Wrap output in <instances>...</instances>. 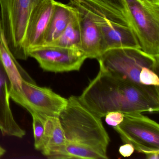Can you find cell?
<instances>
[{
  "label": "cell",
  "mask_w": 159,
  "mask_h": 159,
  "mask_svg": "<svg viewBox=\"0 0 159 159\" xmlns=\"http://www.w3.org/2000/svg\"><path fill=\"white\" fill-rule=\"evenodd\" d=\"M96 59L99 70L134 83L140 84L139 75L143 67L148 68L158 73L159 57L152 56L138 48L109 49Z\"/></svg>",
  "instance_id": "obj_5"
},
{
  "label": "cell",
  "mask_w": 159,
  "mask_h": 159,
  "mask_svg": "<svg viewBox=\"0 0 159 159\" xmlns=\"http://www.w3.org/2000/svg\"><path fill=\"white\" fill-rule=\"evenodd\" d=\"M88 109L100 118L108 112H158L159 86L131 82L99 70L78 97Z\"/></svg>",
  "instance_id": "obj_1"
},
{
  "label": "cell",
  "mask_w": 159,
  "mask_h": 159,
  "mask_svg": "<svg viewBox=\"0 0 159 159\" xmlns=\"http://www.w3.org/2000/svg\"><path fill=\"white\" fill-rule=\"evenodd\" d=\"M140 84L148 86H159V79L158 74L147 67H143L139 75Z\"/></svg>",
  "instance_id": "obj_19"
},
{
  "label": "cell",
  "mask_w": 159,
  "mask_h": 159,
  "mask_svg": "<svg viewBox=\"0 0 159 159\" xmlns=\"http://www.w3.org/2000/svg\"><path fill=\"white\" fill-rule=\"evenodd\" d=\"M29 56L36 59L44 71L55 73L79 70L88 58L78 48L53 46L30 50Z\"/></svg>",
  "instance_id": "obj_9"
},
{
  "label": "cell",
  "mask_w": 159,
  "mask_h": 159,
  "mask_svg": "<svg viewBox=\"0 0 159 159\" xmlns=\"http://www.w3.org/2000/svg\"><path fill=\"white\" fill-rule=\"evenodd\" d=\"M68 142L84 145L107 155L110 139L101 118L71 96L59 116Z\"/></svg>",
  "instance_id": "obj_2"
},
{
  "label": "cell",
  "mask_w": 159,
  "mask_h": 159,
  "mask_svg": "<svg viewBox=\"0 0 159 159\" xmlns=\"http://www.w3.org/2000/svg\"><path fill=\"white\" fill-rule=\"evenodd\" d=\"M49 159H107V155L84 145L68 142L51 151Z\"/></svg>",
  "instance_id": "obj_15"
},
{
  "label": "cell",
  "mask_w": 159,
  "mask_h": 159,
  "mask_svg": "<svg viewBox=\"0 0 159 159\" xmlns=\"http://www.w3.org/2000/svg\"><path fill=\"white\" fill-rule=\"evenodd\" d=\"M46 0H0L2 26L16 59L26 60L27 34L32 19Z\"/></svg>",
  "instance_id": "obj_4"
},
{
  "label": "cell",
  "mask_w": 159,
  "mask_h": 159,
  "mask_svg": "<svg viewBox=\"0 0 159 159\" xmlns=\"http://www.w3.org/2000/svg\"><path fill=\"white\" fill-rule=\"evenodd\" d=\"M135 149L133 145L129 143H125L122 145L119 148L120 154L124 157H128L131 156L134 152Z\"/></svg>",
  "instance_id": "obj_22"
},
{
  "label": "cell",
  "mask_w": 159,
  "mask_h": 159,
  "mask_svg": "<svg viewBox=\"0 0 159 159\" xmlns=\"http://www.w3.org/2000/svg\"><path fill=\"white\" fill-rule=\"evenodd\" d=\"M11 83L0 57V131L3 136L23 138L26 132L17 124L10 106Z\"/></svg>",
  "instance_id": "obj_11"
},
{
  "label": "cell",
  "mask_w": 159,
  "mask_h": 159,
  "mask_svg": "<svg viewBox=\"0 0 159 159\" xmlns=\"http://www.w3.org/2000/svg\"><path fill=\"white\" fill-rule=\"evenodd\" d=\"M55 0H46L35 15L27 34L26 48L30 50L43 46L54 7Z\"/></svg>",
  "instance_id": "obj_12"
},
{
  "label": "cell",
  "mask_w": 159,
  "mask_h": 159,
  "mask_svg": "<svg viewBox=\"0 0 159 159\" xmlns=\"http://www.w3.org/2000/svg\"><path fill=\"white\" fill-rule=\"evenodd\" d=\"M105 117L107 123L113 127L120 124L124 120V114L120 111H110L108 112Z\"/></svg>",
  "instance_id": "obj_20"
},
{
  "label": "cell",
  "mask_w": 159,
  "mask_h": 159,
  "mask_svg": "<svg viewBox=\"0 0 159 159\" xmlns=\"http://www.w3.org/2000/svg\"><path fill=\"white\" fill-rule=\"evenodd\" d=\"M44 125L45 136L41 152L46 157L52 151L65 145L67 139L59 117H47Z\"/></svg>",
  "instance_id": "obj_16"
},
{
  "label": "cell",
  "mask_w": 159,
  "mask_h": 159,
  "mask_svg": "<svg viewBox=\"0 0 159 159\" xmlns=\"http://www.w3.org/2000/svg\"><path fill=\"white\" fill-rule=\"evenodd\" d=\"M76 10L81 31V50L87 58H95L103 53L101 32L90 14L78 0H70L69 4Z\"/></svg>",
  "instance_id": "obj_10"
},
{
  "label": "cell",
  "mask_w": 159,
  "mask_h": 159,
  "mask_svg": "<svg viewBox=\"0 0 159 159\" xmlns=\"http://www.w3.org/2000/svg\"><path fill=\"white\" fill-rule=\"evenodd\" d=\"M72 7L70 20L64 32L54 41L46 46L73 47L81 50V31L79 18L76 10Z\"/></svg>",
  "instance_id": "obj_17"
},
{
  "label": "cell",
  "mask_w": 159,
  "mask_h": 159,
  "mask_svg": "<svg viewBox=\"0 0 159 159\" xmlns=\"http://www.w3.org/2000/svg\"><path fill=\"white\" fill-rule=\"evenodd\" d=\"M72 12V7L69 4L55 1L53 12L42 46L50 44L60 37L68 24Z\"/></svg>",
  "instance_id": "obj_14"
},
{
  "label": "cell",
  "mask_w": 159,
  "mask_h": 159,
  "mask_svg": "<svg viewBox=\"0 0 159 159\" xmlns=\"http://www.w3.org/2000/svg\"><path fill=\"white\" fill-rule=\"evenodd\" d=\"M115 9L120 10L126 14L124 0H101Z\"/></svg>",
  "instance_id": "obj_21"
},
{
  "label": "cell",
  "mask_w": 159,
  "mask_h": 159,
  "mask_svg": "<svg viewBox=\"0 0 159 159\" xmlns=\"http://www.w3.org/2000/svg\"><path fill=\"white\" fill-rule=\"evenodd\" d=\"M10 94L14 101L30 114L35 113L43 118L59 117L67 103V99L50 88L40 87L24 80L20 90L11 88Z\"/></svg>",
  "instance_id": "obj_7"
},
{
  "label": "cell",
  "mask_w": 159,
  "mask_h": 159,
  "mask_svg": "<svg viewBox=\"0 0 159 159\" xmlns=\"http://www.w3.org/2000/svg\"><path fill=\"white\" fill-rule=\"evenodd\" d=\"M126 15L144 52L159 57V8H150L137 0H124Z\"/></svg>",
  "instance_id": "obj_8"
},
{
  "label": "cell",
  "mask_w": 159,
  "mask_h": 159,
  "mask_svg": "<svg viewBox=\"0 0 159 159\" xmlns=\"http://www.w3.org/2000/svg\"><path fill=\"white\" fill-rule=\"evenodd\" d=\"M143 6L150 8H159V0H137Z\"/></svg>",
  "instance_id": "obj_23"
},
{
  "label": "cell",
  "mask_w": 159,
  "mask_h": 159,
  "mask_svg": "<svg viewBox=\"0 0 159 159\" xmlns=\"http://www.w3.org/2000/svg\"><path fill=\"white\" fill-rule=\"evenodd\" d=\"M5 152H6V150L1 146H0V158H1L4 155Z\"/></svg>",
  "instance_id": "obj_24"
},
{
  "label": "cell",
  "mask_w": 159,
  "mask_h": 159,
  "mask_svg": "<svg viewBox=\"0 0 159 159\" xmlns=\"http://www.w3.org/2000/svg\"><path fill=\"white\" fill-rule=\"evenodd\" d=\"M86 9L101 32L103 53L114 48L140 49L126 14L101 0H78Z\"/></svg>",
  "instance_id": "obj_3"
},
{
  "label": "cell",
  "mask_w": 159,
  "mask_h": 159,
  "mask_svg": "<svg viewBox=\"0 0 159 159\" xmlns=\"http://www.w3.org/2000/svg\"><path fill=\"white\" fill-rule=\"evenodd\" d=\"M0 57L3 66L11 83V88L15 90H20L23 80L36 83L25 70L16 61L12 53L11 52L2 26L0 18Z\"/></svg>",
  "instance_id": "obj_13"
},
{
  "label": "cell",
  "mask_w": 159,
  "mask_h": 159,
  "mask_svg": "<svg viewBox=\"0 0 159 159\" xmlns=\"http://www.w3.org/2000/svg\"><path fill=\"white\" fill-rule=\"evenodd\" d=\"M33 119V134L35 149L41 151L43 147L45 136L44 120L46 118L40 117L35 113L30 114Z\"/></svg>",
  "instance_id": "obj_18"
},
{
  "label": "cell",
  "mask_w": 159,
  "mask_h": 159,
  "mask_svg": "<svg viewBox=\"0 0 159 159\" xmlns=\"http://www.w3.org/2000/svg\"><path fill=\"white\" fill-rule=\"evenodd\" d=\"M123 114V121L114 126L123 142L133 145L147 159H159V124L141 113Z\"/></svg>",
  "instance_id": "obj_6"
}]
</instances>
